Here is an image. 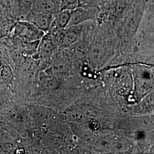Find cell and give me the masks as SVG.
Segmentation results:
<instances>
[{"instance_id": "obj_8", "label": "cell", "mask_w": 154, "mask_h": 154, "mask_svg": "<svg viewBox=\"0 0 154 154\" xmlns=\"http://www.w3.org/2000/svg\"><path fill=\"white\" fill-rule=\"evenodd\" d=\"M39 53L44 58H48L52 55L54 45L53 42L48 39H44L40 44H39Z\"/></svg>"}, {"instance_id": "obj_11", "label": "cell", "mask_w": 154, "mask_h": 154, "mask_svg": "<svg viewBox=\"0 0 154 154\" xmlns=\"http://www.w3.org/2000/svg\"><path fill=\"white\" fill-rule=\"evenodd\" d=\"M11 1L12 2H13V1H14V0H11Z\"/></svg>"}, {"instance_id": "obj_9", "label": "cell", "mask_w": 154, "mask_h": 154, "mask_svg": "<svg viewBox=\"0 0 154 154\" xmlns=\"http://www.w3.org/2000/svg\"><path fill=\"white\" fill-rule=\"evenodd\" d=\"M101 1L102 0H78L77 6L86 8L99 9Z\"/></svg>"}, {"instance_id": "obj_3", "label": "cell", "mask_w": 154, "mask_h": 154, "mask_svg": "<svg viewBox=\"0 0 154 154\" xmlns=\"http://www.w3.org/2000/svg\"><path fill=\"white\" fill-rule=\"evenodd\" d=\"M54 18V16L49 14L30 11L24 20L32 23L45 33L49 32L51 29Z\"/></svg>"}, {"instance_id": "obj_7", "label": "cell", "mask_w": 154, "mask_h": 154, "mask_svg": "<svg viewBox=\"0 0 154 154\" xmlns=\"http://www.w3.org/2000/svg\"><path fill=\"white\" fill-rule=\"evenodd\" d=\"M60 41L62 45H69L75 42L78 39V34L72 26L61 30Z\"/></svg>"}, {"instance_id": "obj_4", "label": "cell", "mask_w": 154, "mask_h": 154, "mask_svg": "<svg viewBox=\"0 0 154 154\" xmlns=\"http://www.w3.org/2000/svg\"><path fill=\"white\" fill-rule=\"evenodd\" d=\"M61 9V0H34L30 11L55 16Z\"/></svg>"}, {"instance_id": "obj_5", "label": "cell", "mask_w": 154, "mask_h": 154, "mask_svg": "<svg viewBox=\"0 0 154 154\" xmlns=\"http://www.w3.org/2000/svg\"><path fill=\"white\" fill-rule=\"evenodd\" d=\"M70 10H61L55 15L51 29H55L57 30L61 31V30L67 28L70 20Z\"/></svg>"}, {"instance_id": "obj_10", "label": "cell", "mask_w": 154, "mask_h": 154, "mask_svg": "<svg viewBox=\"0 0 154 154\" xmlns=\"http://www.w3.org/2000/svg\"><path fill=\"white\" fill-rule=\"evenodd\" d=\"M78 0H61V10H72L76 8Z\"/></svg>"}, {"instance_id": "obj_2", "label": "cell", "mask_w": 154, "mask_h": 154, "mask_svg": "<svg viewBox=\"0 0 154 154\" xmlns=\"http://www.w3.org/2000/svg\"><path fill=\"white\" fill-rule=\"evenodd\" d=\"M98 8H86L77 6L70 10V20L67 27L77 26L79 24L94 20L98 14Z\"/></svg>"}, {"instance_id": "obj_1", "label": "cell", "mask_w": 154, "mask_h": 154, "mask_svg": "<svg viewBox=\"0 0 154 154\" xmlns=\"http://www.w3.org/2000/svg\"><path fill=\"white\" fill-rule=\"evenodd\" d=\"M45 33L33 24L25 20H19L13 29L14 38L25 42L40 41Z\"/></svg>"}, {"instance_id": "obj_6", "label": "cell", "mask_w": 154, "mask_h": 154, "mask_svg": "<svg viewBox=\"0 0 154 154\" xmlns=\"http://www.w3.org/2000/svg\"><path fill=\"white\" fill-rule=\"evenodd\" d=\"M34 0H14L20 20H24L28 13L31 11Z\"/></svg>"}]
</instances>
